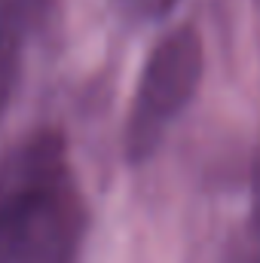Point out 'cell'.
<instances>
[{
  "mask_svg": "<svg viewBox=\"0 0 260 263\" xmlns=\"http://www.w3.org/2000/svg\"><path fill=\"white\" fill-rule=\"evenodd\" d=\"M86 227L65 135H25L0 165V263H77Z\"/></svg>",
  "mask_w": 260,
  "mask_h": 263,
  "instance_id": "6da1fadb",
  "label": "cell"
},
{
  "mask_svg": "<svg viewBox=\"0 0 260 263\" xmlns=\"http://www.w3.org/2000/svg\"><path fill=\"white\" fill-rule=\"evenodd\" d=\"M40 22V15L25 0H0V120L12 101L28 31Z\"/></svg>",
  "mask_w": 260,
  "mask_h": 263,
  "instance_id": "3957f363",
  "label": "cell"
},
{
  "mask_svg": "<svg viewBox=\"0 0 260 263\" xmlns=\"http://www.w3.org/2000/svg\"><path fill=\"white\" fill-rule=\"evenodd\" d=\"M25 3H28V6H31V9H34L40 18H43V15H46V9L52 6V0H25Z\"/></svg>",
  "mask_w": 260,
  "mask_h": 263,
  "instance_id": "8992f818",
  "label": "cell"
},
{
  "mask_svg": "<svg viewBox=\"0 0 260 263\" xmlns=\"http://www.w3.org/2000/svg\"><path fill=\"white\" fill-rule=\"evenodd\" d=\"M202 37L190 25L175 28L153 46L126 120L123 147L129 162L141 165L159 150L169 126L193 101L202 80Z\"/></svg>",
  "mask_w": 260,
  "mask_h": 263,
  "instance_id": "7a4b0ae2",
  "label": "cell"
},
{
  "mask_svg": "<svg viewBox=\"0 0 260 263\" xmlns=\"http://www.w3.org/2000/svg\"><path fill=\"white\" fill-rule=\"evenodd\" d=\"M132 18L138 22H153V18H162L178 0H117Z\"/></svg>",
  "mask_w": 260,
  "mask_h": 263,
  "instance_id": "277c9868",
  "label": "cell"
},
{
  "mask_svg": "<svg viewBox=\"0 0 260 263\" xmlns=\"http://www.w3.org/2000/svg\"><path fill=\"white\" fill-rule=\"evenodd\" d=\"M251 217H254V227L260 230V153L251 168Z\"/></svg>",
  "mask_w": 260,
  "mask_h": 263,
  "instance_id": "5b68a950",
  "label": "cell"
}]
</instances>
